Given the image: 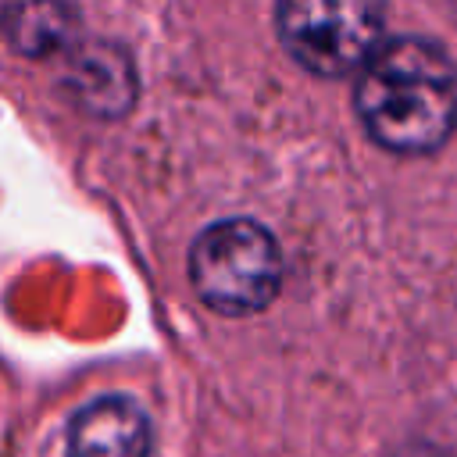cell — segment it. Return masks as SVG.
I'll list each match as a JSON object with an SVG mask.
<instances>
[{"label": "cell", "mask_w": 457, "mask_h": 457, "mask_svg": "<svg viewBox=\"0 0 457 457\" xmlns=\"http://www.w3.org/2000/svg\"><path fill=\"white\" fill-rule=\"evenodd\" d=\"M353 111L382 150L432 154L457 129V68L432 39H382L357 71Z\"/></svg>", "instance_id": "6da1fadb"}, {"label": "cell", "mask_w": 457, "mask_h": 457, "mask_svg": "<svg viewBox=\"0 0 457 457\" xmlns=\"http://www.w3.org/2000/svg\"><path fill=\"white\" fill-rule=\"evenodd\" d=\"M189 282L218 314H257L282 286V250L253 218H221L189 246Z\"/></svg>", "instance_id": "7a4b0ae2"}, {"label": "cell", "mask_w": 457, "mask_h": 457, "mask_svg": "<svg viewBox=\"0 0 457 457\" xmlns=\"http://www.w3.org/2000/svg\"><path fill=\"white\" fill-rule=\"evenodd\" d=\"M278 43L314 75L361 71L382 46L386 11L368 0H289L275 11Z\"/></svg>", "instance_id": "3957f363"}, {"label": "cell", "mask_w": 457, "mask_h": 457, "mask_svg": "<svg viewBox=\"0 0 457 457\" xmlns=\"http://www.w3.org/2000/svg\"><path fill=\"white\" fill-rule=\"evenodd\" d=\"M57 89L93 118H121L136 104V68L129 54L114 43H79L64 50V68Z\"/></svg>", "instance_id": "277c9868"}, {"label": "cell", "mask_w": 457, "mask_h": 457, "mask_svg": "<svg viewBox=\"0 0 457 457\" xmlns=\"http://www.w3.org/2000/svg\"><path fill=\"white\" fill-rule=\"evenodd\" d=\"M68 457H150V418L129 396H96L68 421Z\"/></svg>", "instance_id": "5b68a950"}, {"label": "cell", "mask_w": 457, "mask_h": 457, "mask_svg": "<svg viewBox=\"0 0 457 457\" xmlns=\"http://www.w3.org/2000/svg\"><path fill=\"white\" fill-rule=\"evenodd\" d=\"M0 29L14 50L29 57H46L54 50H68L75 11L61 4H14L0 11Z\"/></svg>", "instance_id": "8992f818"}]
</instances>
